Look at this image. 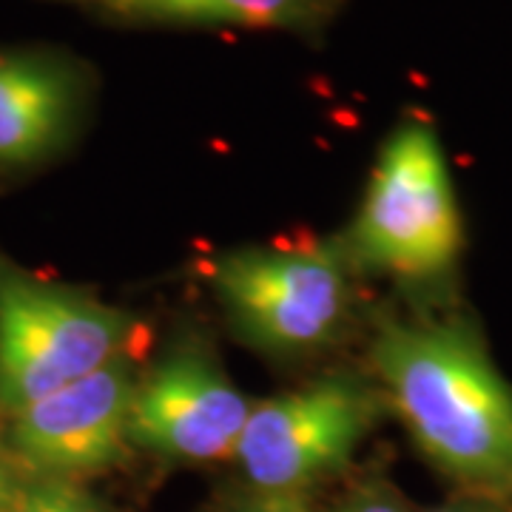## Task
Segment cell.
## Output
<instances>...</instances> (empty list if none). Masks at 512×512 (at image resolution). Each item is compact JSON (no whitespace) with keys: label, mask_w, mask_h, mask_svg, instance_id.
Wrapping results in <instances>:
<instances>
[{"label":"cell","mask_w":512,"mask_h":512,"mask_svg":"<svg viewBox=\"0 0 512 512\" xmlns=\"http://www.w3.org/2000/svg\"><path fill=\"white\" fill-rule=\"evenodd\" d=\"M384 410L379 384L350 373L254 402L234 453L248 490L305 495L348 467Z\"/></svg>","instance_id":"obj_5"},{"label":"cell","mask_w":512,"mask_h":512,"mask_svg":"<svg viewBox=\"0 0 512 512\" xmlns=\"http://www.w3.org/2000/svg\"><path fill=\"white\" fill-rule=\"evenodd\" d=\"M140 367L123 353L109 365L0 421L23 476L83 481L123 464Z\"/></svg>","instance_id":"obj_7"},{"label":"cell","mask_w":512,"mask_h":512,"mask_svg":"<svg viewBox=\"0 0 512 512\" xmlns=\"http://www.w3.org/2000/svg\"><path fill=\"white\" fill-rule=\"evenodd\" d=\"M134 319L0 251V421L128 353Z\"/></svg>","instance_id":"obj_4"},{"label":"cell","mask_w":512,"mask_h":512,"mask_svg":"<svg viewBox=\"0 0 512 512\" xmlns=\"http://www.w3.org/2000/svg\"><path fill=\"white\" fill-rule=\"evenodd\" d=\"M424 512H510V507H501V501H490V498H476V495H467L461 501H447L441 507Z\"/></svg>","instance_id":"obj_14"},{"label":"cell","mask_w":512,"mask_h":512,"mask_svg":"<svg viewBox=\"0 0 512 512\" xmlns=\"http://www.w3.org/2000/svg\"><path fill=\"white\" fill-rule=\"evenodd\" d=\"M20 481H23V473H20L18 461H15L9 444H6V433H3V424H0V512L12 510L15 495L20 490Z\"/></svg>","instance_id":"obj_13"},{"label":"cell","mask_w":512,"mask_h":512,"mask_svg":"<svg viewBox=\"0 0 512 512\" xmlns=\"http://www.w3.org/2000/svg\"><path fill=\"white\" fill-rule=\"evenodd\" d=\"M387 407L413 444L467 495L512 498V387L473 325L387 316L370 339Z\"/></svg>","instance_id":"obj_1"},{"label":"cell","mask_w":512,"mask_h":512,"mask_svg":"<svg viewBox=\"0 0 512 512\" xmlns=\"http://www.w3.org/2000/svg\"><path fill=\"white\" fill-rule=\"evenodd\" d=\"M106 12L140 23L239 29H313L336 0H97Z\"/></svg>","instance_id":"obj_9"},{"label":"cell","mask_w":512,"mask_h":512,"mask_svg":"<svg viewBox=\"0 0 512 512\" xmlns=\"http://www.w3.org/2000/svg\"><path fill=\"white\" fill-rule=\"evenodd\" d=\"M342 245L353 268L407 285L456 271L464 225L439 134L427 123L407 120L384 140Z\"/></svg>","instance_id":"obj_2"},{"label":"cell","mask_w":512,"mask_h":512,"mask_svg":"<svg viewBox=\"0 0 512 512\" xmlns=\"http://www.w3.org/2000/svg\"><path fill=\"white\" fill-rule=\"evenodd\" d=\"M510 512H512V507H510Z\"/></svg>","instance_id":"obj_15"},{"label":"cell","mask_w":512,"mask_h":512,"mask_svg":"<svg viewBox=\"0 0 512 512\" xmlns=\"http://www.w3.org/2000/svg\"><path fill=\"white\" fill-rule=\"evenodd\" d=\"M336 512H410L402 495L384 481H367L339 504Z\"/></svg>","instance_id":"obj_11"},{"label":"cell","mask_w":512,"mask_h":512,"mask_svg":"<svg viewBox=\"0 0 512 512\" xmlns=\"http://www.w3.org/2000/svg\"><path fill=\"white\" fill-rule=\"evenodd\" d=\"M345 245H251L214 256L208 282L239 336L274 356L330 348L353 308Z\"/></svg>","instance_id":"obj_3"},{"label":"cell","mask_w":512,"mask_h":512,"mask_svg":"<svg viewBox=\"0 0 512 512\" xmlns=\"http://www.w3.org/2000/svg\"><path fill=\"white\" fill-rule=\"evenodd\" d=\"M9 512H114L83 481L23 476Z\"/></svg>","instance_id":"obj_10"},{"label":"cell","mask_w":512,"mask_h":512,"mask_svg":"<svg viewBox=\"0 0 512 512\" xmlns=\"http://www.w3.org/2000/svg\"><path fill=\"white\" fill-rule=\"evenodd\" d=\"M254 402L228 379L217 356L200 339L168 345L140 370L131 399V447L183 464L234 458Z\"/></svg>","instance_id":"obj_6"},{"label":"cell","mask_w":512,"mask_h":512,"mask_svg":"<svg viewBox=\"0 0 512 512\" xmlns=\"http://www.w3.org/2000/svg\"><path fill=\"white\" fill-rule=\"evenodd\" d=\"M83 97L72 60L40 49H0V168L49 160L72 137Z\"/></svg>","instance_id":"obj_8"},{"label":"cell","mask_w":512,"mask_h":512,"mask_svg":"<svg viewBox=\"0 0 512 512\" xmlns=\"http://www.w3.org/2000/svg\"><path fill=\"white\" fill-rule=\"evenodd\" d=\"M222 512H311L305 504V495H274L245 490Z\"/></svg>","instance_id":"obj_12"}]
</instances>
